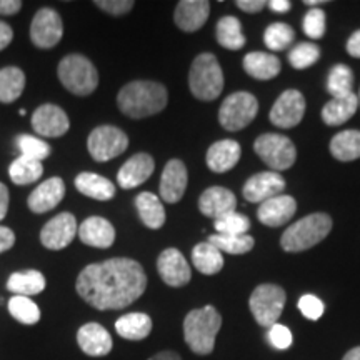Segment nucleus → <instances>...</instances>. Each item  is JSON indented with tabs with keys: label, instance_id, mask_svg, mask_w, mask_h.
Returning <instances> with one entry per match:
<instances>
[{
	"label": "nucleus",
	"instance_id": "nucleus-1",
	"mask_svg": "<svg viewBox=\"0 0 360 360\" xmlns=\"http://www.w3.org/2000/svg\"><path fill=\"white\" fill-rule=\"evenodd\" d=\"M77 294L97 310H120L129 307L147 289V276L142 265L132 259H109L90 264L79 274Z\"/></svg>",
	"mask_w": 360,
	"mask_h": 360
},
{
	"label": "nucleus",
	"instance_id": "nucleus-2",
	"mask_svg": "<svg viewBox=\"0 0 360 360\" xmlns=\"http://www.w3.org/2000/svg\"><path fill=\"white\" fill-rule=\"evenodd\" d=\"M169 102L167 89L150 80H135L124 85L117 96V105L122 114L132 119H143L159 114Z\"/></svg>",
	"mask_w": 360,
	"mask_h": 360
},
{
	"label": "nucleus",
	"instance_id": "nucleus-3",
	"mask_svg": "<svg viewBox=\"0 0 360 360\" xmlns=\"http://www.w3.org/2000/svg\"><path fill=\"white\" fill-rule=\"evenodd\" d=\"M222 327V317L212 305L191 310L184 321V339L197 355H209L215 347V337Z\"/></svg>",
	"mask_w": 360,
	"mask_h": 360
},
{
	"label": "nucleus",
	"instance_id": "nucleus-4",
	"mask_svg": "<svg viewBox=\"0 0 360 360\" xmlns=\"http://www.w3.org/2000/svg\"><path fill=\"white\" fill-rule=\"evenodd\" d=\"M332 229L330 215L317 212L292 224L281 238L285 252H304L321 244Z\"/></svg>",
	"mask_w": 360,
	"mask_h": 360
},
{
	"label": "nucleus",
	"instance_id": "nucleus-5",
	"mask_svg": "<svg viewBox=\"0 0 360 360\" xmlns=\"http://www.w3.org/2000/svg\"><path fill=\"white\" fill-rule=\"evenodd\" d=\"M188 87L199 101H215L224 90V74L214 53H200L195 57L188 74Z\"/></svg>",
	"mask_w": 360,
	"mask_h": 360
},
{
	"label": "nucleus",
	"instance_id": "nucleus-6",
	"mask_svg": "<svg viewBox=\"0 0 360 360\" xmlns=\"http://www.w3.org/2000/svg\"><path fill=\"white\" fill-rule=\"evenodd\" d=\"M58 79L64 87L74 96H90L98 85V74L96 65L87 57L72 53L58 64Z\"/></svg>",
	"mask_w": 360,
	"mask_h": 360
},
{
	"label": "nucleus",
	"instance_id": "nucleus-7",
	"mask_svg": "<svg viewBox=\"0 0 360 360\" xmlns=\"http://www.w3.org/2000/svg\"><path fill=\"white\" fill-rule=\"evenodd\" d=\"M259 102L249 92H236L222 102L219 110V122L229 132L245 129L257 117Z\"/></svg>",
	"mask_w": 360,
	"mask_h": 360
},
{
	"label": "nucleus",
	"instance_id": "nucleus-8",
	"mask_svg": "<svg viewBox=\"0 0 360 360\" xmlns=\"http://www.w3.org/2000/svg\"><path fill=\"white\" fill-rule=\"evenodd\" d=\"M249 305L259 326L270 328L274 323H277L278 317L282 315L283 305H285V292L282 287L274 285V283H262L252 292Z\"/></svg>",
	"mask_w": 360,
	"mask_h": 360
},
{
	"label": "nucleus",
	"instance_id": "nucleus-9",
	"mask_svg": "<svg viewBox=\"0 0 360 360\" xmlns=\"http://www.w3.org/2000/svg\"><path fill=\"white\" fill-rule=\"evenodd\" d=\"M254 150L269 167L287 170L295 164L297 150L294 142L281 134H264L254 142Z\"/></svg>",
	"mask_w": 360,
	"mask_h": 360
},
{
	"label": "nucleus",
	"instance_id": "nucleus-10",
	"mask_svg": "<svg viewBox=\"0 0 360 360\" xmlns=\"http://www.w3.org/2000/svg\"><path fill=\"white\" fill-rule=\"evenodd\" d=\"M129 147V137L114 125H101L89 135L87 148L94 160L107 162L124 154Z\"/></svg>",
	"mask_w": 360,
	"mask_h": 360
},
{
	"label": "nucleus",
	"instance_id": "nucleus-11",
	"mask_svg": "<svg viewBox=\"0 0 360 360\" xmlns=\"http://www.w3.org/2000/svg\"><path fill=\"white\" fill-rule=\"evenodd\" d=\"M64 35V24L53 8H40L34 15L30 25V40L39 49H52L60 42Z\"/></svg>",
	"mask_w": 360,
	"mask_h": 360
},
{
	"label": "nucleus",
	"instance_id": "nucleus-12",
	"mask_svg": "<svg viewBox=\"0 0 360 360\" xmlns=\"http://www.w3.org/2000/svg\"><path fill=\"white\" fill-rule=\"evenodd\" d=\"M305 114V98L299 90H285L270 110V122L276 127L292 129L302 122Z\"/></svg>",
	"mask_w": 360,
	"mask_h": 360
},
{
	"label": "nucleus",
	"instance_id": "nucleus-13",
	"mask_svg": "<svg viewBox=\"0 0 360 360\" xmlns=\"http://www.w3.org/2000/svg\"><path fill=\"white\" fill-rule=\"evenodd\" d=\"M77 220L69 212H62L49 220L40 232V242L51 250L65 249L77 236Z\"/></svg>",
	"mask_w": 360,
	"mask_h": 360
},
{
	"label": "nucleus",
	"instance_id": "nucleus-14",
	"mask_svg": "<svg viewBox=\"0 0 360 360\" xmlns=\"http://www.w3.org/2000/svg\"><path fill=\"white\" fill-rule=\"evenodd\" d=\"M157 270H159L162 281L170 287H184L192 278L191 265L184 257L182 252L174 249V247L165 249L159 255Z\"/></svg>",
	"mask_w": 360,
	"mask_h": 360
},
{
	"label": "nucleus",
	"instance_id": "nucleus-15",
	"mask_svg": "<svg viewBox=\"0 0 360 360\" xmlns=\"http://www.w3.org/2000/svg\"><path fill=\"white\" fill-rule=\"evenodd\" d=\"M32 127L42 137H62L69 132V117L58 105L44 103L35 109L32 115Z\"/></svg>",
	"mask_w": 360,
	"mask_h": 360
},
{
	"label": "nucleus",
	"instance_id": "nucleus-16",
	"mask_svg": "<svg viewBox=\"0 0 360 360\" xmlns=\"http://www.w3.org/2000/svg\"><path fill=\"white\" fill-rule=\"evenodd\" d=\"M285 188V180L277 172H260L250 177L244 186L245 200L252 204H262V202L272 199V197L281 195Z\"/></svg>",
	"mask_w": 360,
	"mask_h": 360
},
{
	"label": "nucleus",
	"instance_id": "nucleus-17",
	"mask_svg": "<svg viewBox=\"0 0 360 360\" xmlns=\"http://www.w3.org/2000/svg\"><path fill=\"white\" fill-rule=\"evenodd\" d=\"M187 167L182 160L172 159L167 162L160 177V197L169 204H175L184 197L187 188Z\"/></svg>",
	"mask_w": 360,
	"mask_h": 360
},
{
	"label": "nucleus",
	"instance_id": "nucleus-18",
	"mask_svg": "<svg viewBox=\"0 0 360 360\" xmlns=\"http://www.w3.org/2000/svg\"><path fill=\"white\" fill-rule=\"evenodd\" d=\"M77 344L89 357H103L112 350V337L101 323L89 322L79 328Z\"/></svg>",
	"mask_w": 360,
	"mask_h": 360
},
{
	"label": "nucleus",
	"instance_id": "nucleus-19",
	"mask_svg": "<svg viewBox=\"0 0 360 360\" xmlns=\"http://www.w3.org/2000/svg\"><path fill=\"white\" fill-rule=\"evenodd\" d=\"M65 195V184L60 177H51L29 195V209L35 214H44L60 204Z\"/></svg>",
	"mask_w": 360,
	"mask_h": 360
},
{
	"label": "nucleus",
	"instance_id": "nucleus-20",
	"mask_svg": "<svg viewBox=\"0 0 360 360\" xmlns=\"http://www.w3.org/2000/svg\"><path fill=\"white\" fill-rule=\"evenodd\" d=\"M237 199L232 191L225 187H210L204 191L199 199V209L205 217L220 219L224 215L236 212Z\"/></svg>",
	"mask_w": 360,
	"mask_h": 360
},
{
	"label": "nucleus",
	"instance_id": "nucleus-21",
	"mask_svg": "<svg viewBox=\"0 0 360 360\" xmlns=\"http://www.w3.org/2000/svg\"><path fill=\"white\" fill-rule=\"evenodd\" d=\"M297 210V202L290 195H276L272 199L260 204L257 210V217L264 225L269 227H281L294 217Z\"/></svg>",
	"mask_w": 360,
	"mask_h": 360
},
{
	"label": "nucleus",
	"instance_id": "nucleus-22",
	"mask_svg": "<svg viewBox=\"0 0 360 360\" xmlns=\"http://www.w3.org/2000/svg\"><path fill=\"white\" fill-rule=\"evenodd\" d=\"M210 4L207 0H182L175 8L174 20L184 32H197L209 19Z\"/></svg>",
	"mask_w": 360,
	"mask_h": 360
},
{
	"label": "nucleus",
	"instance_id": "nucleus-23",
	"mask_svg": "<svg viewBox=\"0 0 360 360\" xmlns=\"http://www.w3.org/2000/svg\"><path fill=\"white\" fill-rule=\"evenodd\" d=\"M155 162L148 154H135L125 162L117 174L119 186L122 188H135L142 186L154 174Z\"/></svg>",
	"mask_w": 360,
	"mask_h": 360
},
{
	"label": "nucleus",
	"instance_id": "nucleus-24",
	"mask_svg": "<svg viewBox=\"0 0 360 360\" xmlns=\"http://www.w3.org/2000/svg\"><path fill=\"white\" fill-rule=\"evenodd\" d=\"M79 237L85 245L109 249L115 242V229L109 220L102 217H89L80 224Z\"/></svg>",
	"mask_w": 360,
	"mask_h": 360
},
{
	"label": "nucleus",
	"instance_id": "nucleus-25",
	"mask_svg": "<svg viewBox=\"0 0 360 360\" xmlns=\"http://www.w3.org/2000/svg\"><path fill=\"white\" fill-rule=\"evenodd\" d=\"M242 148L236 141L225 139V141H219L212 143L207 150V165L212 172L224 174L232 170L240 160Z\"/></svg>",
	"mask_w": 360,
	"mask_h": 360
},
{
	"label": "nucleus",
	"instance_id": "nucleus-26",
	"mask_svg": "<svg viewBox=\"0 0 360 360\" xmlns=\"http://www.w3.org/2000/svg\"><path fill=\"white\" fill-rule=\"evenodd\" d=\"M281 60L272 53L250 52L244 57V70L257 80H270L281 74Z\"/></svg>",
	"mask_w": 360,
	"mask_h": 360
},
{
	"label": "nucleus",
	"instance_id": "nucleus-27",
	"mask_svg": "<svg viewBox=\"0 0 360 360\" xmlns=\"http://www.w3.org/2000/svg\"><path fill=\"white\" fill-rule=\"evenodd\" d=\"M359 109V98L352 92L347 97L332 98L327 102L322 109V120L330 127H337V125L345 124L354 117L355 112Z\"/></svg>",
	"mask_w": 360,
	"mask_h": 360
},
{
	"label": "nucleus",
	"instance_id": "nucleus-28",
	"mask_svg": "<svg viewBox=\"0 0 360 360\" xmlns=\"http://www.w3.org/2000/svg\"><path fill=\"white\" fill-rule=\"evenodd\" d=\"M75 187L85 197L96 200H110L115 195V186L107 177L94 174L82 172L75 179Z\"/></svg>",
	"mask_w": 360,
	"mask_h": 360
},
{
	"label": "nucleus",
	"instance_id": "nucleus-29",
	"mask_svg": "<svg viewBox=\"0 0 360 360\" xmlns=\"http://www.w3.org/2000/svg\"><path fill=\"white\" fill-rule=\"evenodd\" d=\"M115 330L125 340H143L152 332V319L147 314H125L115 322Z\"/></svg>",
	"mask_w": 360,
	"mask_h": 360
},
{
	"label": "nucleus",
	"instance_id": "nucleus-30",
	"mask_svg": "<svg viewBox=\"0 0 360 360\" xmlns=\"http://www.w3.org/2000/svg\"><path fill=\"white\" fill-rule=\"evenodd\" d=\"M135 207H137L139 217L142 224L148 229H160L165 224V209L155 193L142 192L135 199Z\"/></svg>",
	"mask_w": 360,
	"mask_h": 360
},
{
	"label": "nucleus",
	"instance_id": "nucleus-31",
	"mask_svg": "<svg viewBox=\"0 0 360 360\" xmlns=\"http://www.w3.org/2000/svg\"><path fill=\"white\" fill-rule=\"evenodd\" d=\"M45 289V277L39 270H22L8 277L7 290H11L13 295L30 297L37 295Z\"/></svg>",
	"mask_w": 360,
	"mask_h": 360
},
{
	"label": "nucleus",
	"instance_id": "nucleus-32",
	"mask_svg": "<svg viewBox=\"0 0 360 360\" xmlns=\"http://www.w3.org/2000/svg\"><path fill=\"white\" fill-rule=\"evenodd\" d=\"M192 264L204 276H214V274H219L224 267L222 252L210 244V242H202V244L193 247Z\"/></svg>",
	"mask_w": 360,
	"mask_h": 360
},
{
	"label": "nucleus",
	"instance_id": "nucleus-33",
	"mask_svg": "<svg viewBox=\"0 0 360 360\" xmlns=\"http://www.w3.org/2000/svg\"><path fill=\"white\" fill-rule=\"evenodd\" d=\"M330 154L340 162L360 159V130H342L330 141Z\"/></svg>",
	"mask_w": 360,
	"mask_h": 360
},
{
	"label": "nucleus",
	"instance_id": "nucleus-34",
	"mask_svg": "<svg viewBox=\"0 0 360 360\" xmlns=\"http://www.w3.org/2000/svg\"><path fill=\"white\" fill-rule=\"evenodd\" d=\"M215 35H217V42L222 47L229 49V51H238V49L245 45V37L242 34V24L237 17H222L219 20L217 29H215Z\"/></svg>",
	"mask_w": 360,
	"mask_h": 360
},
{
	"label": "nucleus",
	"instance_id": "nucleus-35",
	"mask_svg": "<svg viewBox=\"0 0 360 360\" xmlns=\"http://www.w3.org/2000/svg\"><path fill=\"white\" fill-rule=\"evenodd\" d=\"M25 89V74L19 67L0 70V102L11 103L22 96Z\"/></svg>",
	"mask_w": 360,
	"mask_h": 360
},
{
	"label": "nucleus",
	"instance_id": "nucleus-36",
	"mask_svg": "<svg viewBox=\"0 0 360 360\" xmlns=\"http://www.w3.org/2000/svg\"><path fill=\"white\" fill-rule=\"evenodd\" d=\"M44 167L42 162L27 159V157H19L11 164L8 167V175H11L12 182L17 186H27V184H32L35 180L42 177Z\"/></svg>",
	"mask_w": 360,
	"mask_h": 360
},
{
	"label": "nucleus",
	"instance_id": "nucleus-37",
	"mask_svg": "<svg viewBox=\"0 0 360 360\" xmlns=\"http://www.w3.org/2000/svg\"><path fill=\"white\" fill-rule=\"evenodd\" d=\"M354 87V74L350 67L344 64H337L334 69L330 70L327 80V90L332 98L347 97L352 94Z\"/></svg>",
	"mask_w": 360,
	"mask_h": 360
},
{
	"label": "nucleus",
	"instance_id": "nucleus-38",
	"mask_svg": "<svg viewBox=\"0 0 360 360\" xmlns=\"http://www.w3.org/2000/svg\"><path fill=\"white\" fill-rule=\"evenodd\" d=\"M8 312L17 322L24 323V326H35L40 321V309L39 305L30 300L29 297L13 295L7 304Z\"/></svg>",
	"mask_w": 360,
	"mask_h": 360
},
{
	"label": "nucleus",
	"instance_id": "nucleus-39",
	"mask_svg": "<svg viewBox=\"0 0 360 360\" xmlns=\"http://www.w3.org/2000/svg\"><path fill=\"white\" fill-rule=\"evenodd\" d=\"M214 247H217L220 252H227L232 255H240L247 254L254 249V237H250L249 233L245 236H222V233H214L209 237V240Z\"/></svg>",
	"mask_w": 360,
	"mask_h": 360
},
{
	"label": "nucleus",
	"instance_id": "nucleus-40",
	"mask_svg": "<svg viewBox=\"0 0 360 360\" xmlns=\"http://www.w3.org/2000/svg\"><path fill=\"white\" fill-rule=\"evenodd\" d=\"M295 34L290 25L282 24V22H276V24L269 25L264 34V42L270 51H285L294 42Z\"/></svg>",
	"mask_w": 360,
	"mask_h": 360
},
{
	"label": "nucleus",
	"instance_id": "nucleus-41",
	"mask_svg": "<svg viewBox=\"0 0 360 360\" xmlns=\"http://www.w3.org/2000/svg\"><path fill=\"white\" fill-rule=\"evenodd\" d=\"M15 143H17V148L20 150L22 157H27V159L39 160V162L47 159L52 150L47 142L40 141L39 137H34V135H27V134L19 135V137L15 139Z\"/></svg>",
	"mask_w": 360,
	"mask_h": 360
},
{
	"label": "nucleus",
	"instance_id": "nucleus-42",
	"mask_svg": "<svg viewBox=\"0 0 360 360\" xmlns=\"http://www.w3.org/2000/svg\"><path fill=\"white\" fill-rule=\"evenodd\" d=\"M214 227L222 236H245L250 229V220L238 212H231L215 220Z\"/></svg>",
	"mask_w": 360,
	"mask_h": 360
},
{
	"label": "nucleus",
	"instance_id": "nucleus-43",
	"mask_svg": "<svg viewBox=\"0 0 360 360\" xmlns=\"http://www.w3.org/2000/svg\"><path fill=\"white\" fill-rule=\"evenodd\" d=\"M321 57V49L315 44H299L289 53L290 65L297 70H304L307 67L314 65Z\"/></svg>",
	"mask_w": 360,
	"mask_h": 360
},
{
	"label": "nucleus",
	"instance_id": "nucleus-44",
	"mask_svg": "<svg viewBox=\"0 0 360 360\" xmlns=\"http://www.w3.org/2000/svg\"><path fill=\"white\" fill-rule=\"evenodd\" d=\"M304 32L307 34V37L319 40L326 34V13L322 8H310L307 15L304 17Z\"/></svg>",
	"mask_w": 360,
	"mask_h": 360
},
{
	"label": "nucleus",
	"instance_id": "nucleus-45",
	"mask_svg": "<svg viewBox=\"0 0 360 360\" xmlns=\"http://www.w3.org/2000/svg\"><path fill=\"white\" fill-rule=\"evenodd\" d=\"M299 310L302 312L304 317L309 319V321H319L323 315V304L319 297L307 294L300 297Z\"/></svg>",
	"mask_w": 360,
	"mask_h": 360
},
{
	"label": "nucleus",
	"instance_id": "nucleus-46",
	"mask_svg": "<svg viewBox=\"0 0 360 360\" xmlns=\"http://www.w3.org/2000/svg\"><path fill=\"white\" fill-rule=\"evenodd\" d=\"M269 340L274 347L278 350H285L292 345V332L289 327L282 326V323H274L272 327L269 328Z\"/></svg>",
	"mask_w": 360,
	"mask_h": 360
},
{
	"label": "nucleus",
	"instance_id": "nucleus-47",
	"mask_svg": "<svg viewBox=\"0 0 360 360\" xmlns=\"http://www.w3.org/2000/svg\"><path fill=\"white\" fill-rule=\"evenodd\" d=\"M96 6L110 15H124L132 11L134 2L132 0H96Z\"/></svg>",
	"mask_w": 360,
	"mask_h": 360
},
{
	"label": "nucleus",
	"instance_id": "nucleus-48",
	"mask_svg": "<svg viewBox=\"0 0 360 360\" xmlns=\"http://www.w3.org/2000/svg\"><path fill=\"white\" fill-rule=\"evenodd\" d=\"M13 244H15V233L8 227H2L0 225V254L11 249Z\"/></svg>",
	"mask_w": 360,
	"mask_h": 360
},
{
	"label": "nucleus",
	"instance_id": "nucleus-49",
	"mask_svg": "<svg viewBox=\"0 0 360 360\" xmlns=\"http://www.w3.org/2000/svg\"><path fill=\"white\" fill-rule=\"evenodd\" d=\"M237 7L240 8L242 12L257 13L265 7V2H264V0H238Z\"/></svg>",
	"mask_w": 360,
	"mask_h": 360
},
{
	"label": "nucleus",
	"instance_id": "nucleus-50",
	"mask_svg": "<svg viewBox=\"0 0 360 360\" xmlns=\"http://www.w3.org/2000/svg\"><path fill=\"white\" fill-rule=\"evenodd\" d=\"M22 8L20 0H0V15H13Z\"/></svg>",
	"mask_w": 360,
	"mask_h": 360
},
{
	"label": "nucleus",
	"instance_id": "nucleus-51",
	"mask_svg": "<svg viewBox=\"0 0 360 360\" xmlns=\"http://www.w3.org/2000/svg\"><path fill=\"white\" fill-rule=\"evenodd\" d=\"M12 39H13L12 27L6 24V22L0 20V51H4V49L8 47V44L12 42Z\"/></svg>",
	"mask_w": 360,
	"mask_h": 360
},
{
	"label": "nucleus",
	"instance_id": "nucleus-52",
	"mask_svg": "<svg viewBox=\"0 0 360 360\" xmlns=\"http://www.w3.org/2000/svg\"><path fill=\"white\" fill-rule=\"evenodd\" d=\"M347 52L349 56L360 58V30L350 35V39L347 40Z\"/></svg>",
	"mask_w": 360,
	"mask_h": 360
},
{
	"label": "nucleus",
	"instance_id": "nucleus-53",
	"mask_svg": "<svg viewBox=\"0 0 360 360\" xmlns=\"http://www.w3.org/2000/svg\"><path fill=\"white\" fill-rule=\"evenodd\" d=\"M8 210V188L6 184L0 182V220L7 215Z\"/></svg>",
	"mask_w": 360,
	"mask_h": 360
},
{
	"label": "nucleus",
	"instance_id": "nucleus-54",
	"mask_svg": "<svg viewBox=\"0 0 360 360\" xmlns=\"http://www.w3.org/2000/svg\"><path fill=\"white\" fill-rule=\"evenodd\" d=\"M269 7L272 8L274 12L283 13V12H289L290 11V2H289V0H270Z\"/></svg>",
	"mask_w": 360,
	"mask_h": 360
},
{
	"label": "nucleus",
	"instance_id": "nucleus-55",
	"mask_svg": "<svg viewBox=\"0 0 360 360\" xmlns=\"http://www.w3.org/2000/svg\"><path fill=\"white\" fill-rule=\"evenodd\" d=\"M148 360H182L177 352H172V350H164V352H159L152 355Z\"/></svg>",
	"mask_w": 360,
	"mask_h": 360
},
{
	"label": "nucleus",
	"instance_id": "nucleus-56",
	"mask_svg": "<svg viewBox=\"0 0 360 360\" xmlns=\"http://www.w3.org/2000/svg\"><path fill=\"white\" fill-rule=\"evenodd\" d=\"M342 360H360V347H355L352 350H349L347 354L344 355Z\"/></svg>",
	"mask_w": 360,
	"mask_h": 360
},
{
	"label": "nucleus",
	"instance_id": "nucleus-57",
	"mask_svg": "<svg viewBox=\"0 0 360 360\" xmlns=\"http://www.w3.org/2000/svg\"><path fill=\"white\" fill-rule=\"evenodd\" d=\"M305 4L307 6H321V4H323V0H305Z\"/></svg>",
	"mask_w": 360,
	"mask_h": 360
},
{
	"label": "nucleus",
	"instance_id": "nucleus-58",
	"mask_svg": "<svg viewBox=\"0 0 360 360\" xmlns=\"http://www.w3.org/2000/svg\"><path fill=\"white\" fill-rule=\"evenodd\" d=\"M19 114H20V115H25V114H27V110H25V109H20V110H19Z\"/></svg>",
	"mask_w": 360,
	"mask_h": 360
},
{
	"label": "nucleus",
	"instance_id": "nucleus-59",
	"mask_svg": "<svg viewBox=\"0 0 360 360\" xmlns=\"http://www.w3.org/2000/svg\"><path fill=\"white\" fill-rule=\"evenodd\" d=\"M357 98H359V105H360V90H359V94H357Z\"/></svg>",
	"mask_w": 360,
	"mask_h": 360
}]
</instances>
